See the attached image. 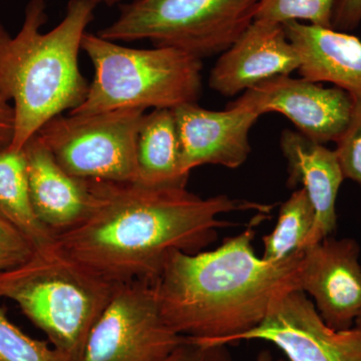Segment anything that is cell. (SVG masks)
<instances>
[{"mask_svg":"<svg viewBox=\"0 0 361 361\" xmlns=\"http://www.w3.org/2000/svg\"><path fill=\"white\" fill-rule=\"evenodd\" d=\"M92 210L77 227L56 235V245L114 284H154L171 254L204 251L218 230L232 226L223 214L268 212L264 205L226 195L200 198L186 187L90 180Z\"/></svg>","mask_w":361,"mask_h":361,"instance_id":"1","label":"cell"},{"mask_svg":"<svg viewBox=\"0 0 361 361\" xmlns=\"http://www.w3.org/2000/svg\"><path fill=\"white\" fill-rule=\"evenodd\" d=\"M255 233L249 226L214 250L171 254L154 287L164 319L179 336L229 345L282 296L301 289L303 250L268 262L254 252Z\"/></svg>","mask_w":361,"mask_h":361,"instance_id":"2","label":"cell"},{"mask_svg":"<svg viewBox=\"0 0 361 361\" xmlns=\"http://www.w3.org/2000/svg\"><path fill=\"white\" fill-rule=\"evenodd\" d=\"M97 6L92 0H70L63 20L45 33L44 0H30L16 37L0 23V97L13 102L16 115L9 149L21 151L45 123L85 101L90 84L78 54Z\"/></svg>","mask_w":361,"mask_h":361,"instance_id":"3","label":"cell"},{"mask_svg":"<svg viewBox=\"0 0 361 361\" xmlns=\"http://www.w3.org/2000/svg\"><path fill=\"white\" fill-rule=\"evenodd\" d=\"M116 286L56 245L35 252L23 264L0 272V298L18 304L71 361L80 360L90 330Z\"/></svg>","mask_w":361,"mask_h":361,"instance_id":"4","label":"cell"},{"mask_svg":"<svg viewBox=\"0 0 361 361\" xmlns=\"http://www.w3.org/2000/svg\"><path fill=\"white\" fill-rule=\"evenodd\" d=\"M82 49L94 68L80 106L71 115L123 109H173L197 103L202 90V59L171 47L132 49L85 32Z\"/></svg>","mask_w":361,"mask_h":361,"instance_id":"5","label":"cell"},{"mask_svg":"<svg viewBox=\"0 0 361 361\" xmlns=\"http://www.w3.org/2000/svg\"><path fill=\"white\" fill-rule=\"evenodd\" d=\"M260 0H132L97 33L111 42L149 40L203 59L222 54L255 20Z\"/></svg>","mask_w":361,"mask_h":361,"instance_id":"6","label":"cell"},{"mask_svg":"<svg viewBox=\"0 0 361 361\" xmlns=\"http://www.w3.org/2000/svg\"><path fill=\"white\" fill-rule=\"evenodd\" d=\"M145 111L123 109L59 115L37 133L66 172L82 180L135 182L137 145Z\"/></svg>","mask_w":361,"mask_h":361,"instance_id":"7","label":"cell"},{"mask_svg":"<svg viewBox=\"0 0 361 361\" xmlns=\"http://www.w3.org/2000/svg\"><path fill=\"white\" fill-rule=\"evenodd\" d=\"M184 341L164 319L154 284H118L78 361H164Z\"/></svg>","mask_w":361,"mask_h":361,"instance_id":"8","label":"cell"},{"mask_svg":"<svg viewBox=\"0 0 361 361\" xmlns=\"http://www.w3.org/2000/svg\"><path fill=\"white\" fill-rule=\"evenodd\" d=\"M275 344L288 361H361V327L331 329L301 289L282 296L258 326L231 339Z\"/></svg>","mask_w":361,"mask_h":361,"instance_id":"9","label":"cell"},{"mask_svg":"<svg viewBox=\"0 0 361 361\" xmlns=\"http://www.w3.org/2000/svg\"><path fill=\"white\" fill-rule=\"evenodd\" d=\"M228 106L261 116L279 113L301 134L325 145L336 142L348 127L353 99L337 87H324L305 78L279 75L247 90Z\"/></svg>","mask_w":361,"mask_h":361,"instance_id":"10","label":"cell"},{"mask_svg":"<svg viewBox=\"0 0 361 361\" xmlns=\"http://www.w3.org/2000/svg\"><path fill=\"white\" fill-rule=\"evenodd\" d=\"M301 290L312 297L329 326H355L361 311L360 247L355 239L327 237L303 249Z\"/></svg>","mask_w":361,"mask_h":361,"instance_id":"11","label":"cell"},{"mask_svg":"<svg viewBox=\"0 0 361 361\" xmlns=\"http://www.w3.org/2000/svg\"><path fill=\"white\" fill-rule=\"evenodd\" d=\"M180 142V169L189 175L203 165L237 169L251 153L249 134L260 116L236 106L206 110L197 103L173 109Z\"/></svg>","mask_w":361,"mask_h":361,"instance_id":"12","label":"cell"},{"mask_svg":"<svg viewBox=\"0 0 361 361\" xmlns=\"http://www.w3.org/2000/svg\"><path fill=\"white\" fill-rule=\"evenodd\" d=\"M300 58L283 25L254 20L236 42L222 52L211 70L209 85L224 97H235L260 82L290 75Z\"/></svg>","mask_w":361,"mask_h":361,"instance_id":"13","label":"cell"},{"mask_svg":"<svg viewBox=\"0 0 361 361\" xmlns=\"http://www.w3.org/2000/svg\"><path fill=\"white\" fill-rule=\"evenodd\" d=\"M23 151L30 200L39 219L56 235L77 227L92 210L90 180L66 172L37 134Z\"/></svg>","mask_w":361,"mask_h":361,"instance_id":"14","label":"cell"},{"mask_svg":"<svg viewBox=\"0 0 361 361\" xmlns=\"http://www.w3.org/2000/svg\"><path fill=\"white\" fill-rule=\"evenodd\" d=\"M280 148L287 161V185H301L315 210L314 226L305 247L310 246L336 231L337 195L345 178L336 151L300 132L284 130Z\"/></svg>","mask_w":361,"mask_h":361,"instance_id":"15","label":"cell"},{"mask_svg":"<svg viewBox=\"0 0 361 361\" xmlns=\"http://www.w3.org/2000/svg\"><path fill=\"white\" fill-rule=\"evenodd\" d=\"M300 58L299 73L313 82H330L351 96L361 94V40L349 32L301 23H283Z\"/></svg>","mask_w":361,"mask_h":361,"instance_id":"16","label":"cell"},{"mask_svg":"<svg viewBox=\"0 0 361 361\" xmlns=\"http://www.w3.org/2000/svg\"><path fill=\"white\" fill-rule=\"evenodd\" d=\"M135 183L149 187H186L189 175L180 169V142L174 111L145 114L137 145Z\"/></svg>","mask_w":361,"mask_h":361,"instance_id":"17","label":"cell"},{"mask_svg":"<svg viewBox=\"0 0 361 361\" xmlns=\"http://www.w3.org/2000/svg\"><path fill=\"white\" fill-rule=\"evenodd\" d=\"M0 216L30 242L35 252L56 246V235L39 219L33 209L23 149L0 151Z\"/></svg>","mask_w":361,"mask_h":361,"instance_id":"18","label":"cell"},{"mask_svg":"<svg viewBox=\"0 0 361 361\" xmlns=\"http://www.w3.org/2000/svg\"><path fill=\"white\" fill-rule=\"evenodd\" d=\"M315 222V210L300 188L282 204L274 230L263 238L262 258L279 262L305 248Z\"/></svg>","mask_w":361,"mask_h":361,"instance_id":"19","label":"cell"},{"mask_svg":"<svg viewBox=\"0 0 361 361\" xmlns=\"http://www.w3.org/2000/svg\"><path fill=\"white\" fill-rule=\"evenodd\" d=\"M336 0H260L255 20L283 25L288 21H307L330 27Z\"/></svg>","mask_w":361,"mask_h":361,"instance_id":"20","label":"cell"},{"mask_svg":"<svg viewBox=\"0 0 361 361\" xmlns=\"http://www.w3.org/2000/svg\"><path fill=\"white\" fill-rule=\"evenodd\" d=\"M0 361H71L47 342L21 331L0 310Z\"/></svg>","mask_w":361,"mask_h":361,"instance_id":"21","label":"cell"},{"mask_svg":"<svg viewBox=\"0 0 361 361\" xmlns=\"http://www.w3.org/2000/svg\"><path fill=\"white\" fill-rule=\"evenodd\" d=\"M353 97V106L348 127L336 142L337 158L344 178L361 189V94Z\"/></svg>","mask_w":361,"mask_h":361,"instance_id":"22","label":"cell"},{"mask_svg":"<svg viewBox=\"0 0 361 361\" xmlns=\"http://www.w3.org/2000/svg\"><path fill=\"white\" fill-rule=\"evenodd\" d=\"M33 253L30 242L0 216V272L23 264Z\"/></svg>","mask_w":361,"mask_h":361,"instance_id":"23","label":"cell"},{"mask_svg":"<svg viewBox=\"0 0 361 361\" xmlns=\"http://www.w3.org/2000/svg\"><path fill=\"white\" fill-rule=\"evenodd\" d=\"M228 345L185 341L164 361H233Z\"/></svg>","mask_w":361,"mask_h":361,"instance_id":"24","label":"cell"},{"mask_svg":"<svg viewBox=\"0 0 361 361\" xmlns=\"http://www.w3.org/2000/svg\"><path fill=\"white\" fill-rule=\"evenodd\" d=\"M361 25V0H336L331 26L338 32H350Z\"/></svg>","mask_w":361,"mask_h":361,"instance_id":"25","label":"cell"},{"mask_svg":"<svg viewBox=\"0 0 361 361\" xmlns=\"http://www.w3.org/2000/svg\"><path fill=\"white\" fill-rule=\"evenodd\" d=\"M16 126L13 106L0 97V151L13 142Z\"/></svg>","mask_w":361,"mask_h":361,"instance_id":"26","label":"cell"},{"mask_svg":"<svg viewBox=\"0 0 361 361\" xmlns=\"http://www.w3.org/2000/svg\"><path fill=\"white\" fill-rule=\"evenodd\" d=\"M254 361H288V360H275V358L273 357L272 355H271L270 351L263 350V351H261L260 353H259L257 357H256V360Z\"/></svg>","mask_w":361,"mask_h":361,"instance_id":"27","label":"cell"},{"mask_svg":"<svg viewBox=\"0 0 361 361\" xmlns=\"http://www.w3.org/2000/svg\"><path fill=\"white\" fill-rule=\"evenodd\" d=\"M97 6H99V4H106V6H115V4H118V2L122 1V0H92Z\"/></svg>","mask_w":361,"mask_h":361,"instance_id":"28","label":"cell"},{"mask_svg":"<svg viewBox=\"0 0 361 361\" xmlns=\"http://www.w3.org/2000/svg\"><path fill=\"white\" fill-rule=\"evenodd\" d=\"M355 325H356V326L361 327V311H360V315H358L357 319H356Z\"/></svg>","mask_w":361,"mask_h":361,"instance_id":"29","label":"cell"}]
</instances>
